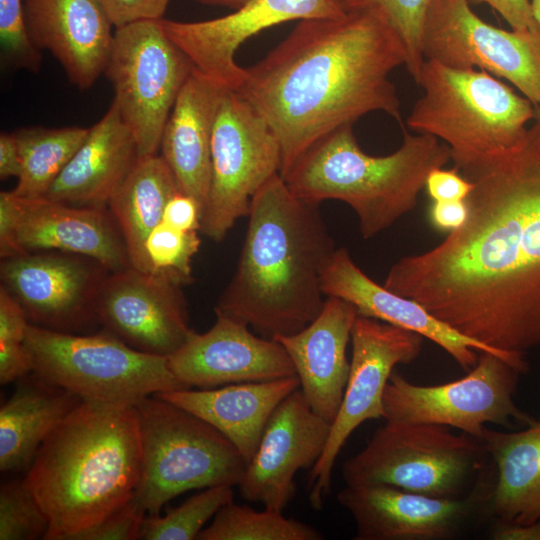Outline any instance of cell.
<instances>
[{
  "label": "cell",
  "mask_w": 540,
  "mask_h": 540,
  "mask_svg": "<svg viewBox=\"0 0 540 540\" xmlns=\"http://www.w3.org/2000/svg\"><path fill=\"white\" fill-rule=\"evenodd\" d=\"M487 490L439 498L387 484L346 485L337 500L355 522V540H448L483 512Z\"/></svg>",
  "instance_id": "obj_18"
},
{
  "label": "cell",
  "mask_w": 540,
  "mask_h": 540,
  "mask_svg": "<svg viewBox=\"0 0 540 540\" xmlns=\"http://www.w3.org/2000/svg\"><path fill=\"white\" fill-rule=\"evenodd\" d=\"M232 486L218 485L204 488L180 506L170 509L165 516H145L140 539L193 540L204 525L226 504L233 501Z\"/></svg>",
  "instance_id": "obj_33"
},
{
  "label": "cell",
  "mask_w": 540,
  "mask_h": 540,
  "mask_svg": "<svg viewBox=\"0 0 540 540\" xmlns=\"http://www.w3.org/2000/svg\"><path fill=\"white\" fill-rule=\"evenodd\" d=\"M139 157L135 138L112 102L91 128L44 198L74 206L108 209Z\"/></svg>",
  "instance_id": "obj_26"
},
{
  "label": "cell",
  "mask_w": 540,
  "mask_h": 540,
  "mask_svg": "<svg viewBox=\"0 0 540 540\" xmlns=\"http://www.w3.org/2000/svg\"><path fill=\"white\" fill-rule=\"evenodd\" d=\"M88 132L89 128L78 126H37L14 131L20 152L21 172L11 191L21 198L44 197Z\"/></svg>",
  "instance_id": "obj_31"
},
{
  "label": "cell",
  "mask_w": 540,
  "mask_h": 540,
  "mask_svg": "<svg viewBox=\"0 0 540 540\" xmlns=\"http://www.w3.org/2000/svg\"><path fill=\"white\" fill-rule=\"evenodd\" d=\"M468 217L466 200L433 201L429 209L431 225L451 233L464 225Z\"/></svg>",
  "instance_id": "obj_45"
},
{
  "label": "cell",
  "mask_w": 540,
  "mask_h": 540,
  "mask_svg": "<svg viewBox=\"0 0 540 540\" xmlns=\"http://www.w3.org/2000/svg\"><path fill=\"white\" fill-rule=\"evenodd\" d=\"M19 200L17 242L23 253L78 254L98 261L110 272L131 266L123 237L108 209L74 206L44 197Z\"/></svg>",
  "instance_id": "obj_24"
},
{
  "label": "cell",
  "mask_w": 540,
  "mask_h": 540,
  "mask_svg": "<svg viewBox=\"0 0 540 540\" xmlns=\"http://www.w3.org/2000/svg\"><path fill=\"white\" fill-rule=\"evenodd\" d=\"M346 13L340 0H250L219 18L196 22L162 18L160 23L194 69L224 88L237 90L244 68L236 63L235 54L246 40L284 22Z\"/></svg>",
  "instance_id": "obj_17"
},
{
  "label": "cell",
  "mask_w": 540,
  "mask_h": 540,
  "mask_svg": "<svg viewBox=\"0 0 540 540\" xmlns=\"http://www.w3.org/2000/svg\"><path fill=\"white\" fill-rule=\"evenodd\" d=\"M483 442L432 423L385 420L342 468L346 485L387 484L439 498H464L485 489Z\"/></svg>",
  "instance_id": "obj_7"
},
{
  "label": "cell",
  "mask_w": 540,
  "mask_h": 540,
  "mask_svg": "<svg viewBox=\"0 0 540 540\" xmlns=\"http://www.w3.org/2000/svg\"><path fill=\"white\" fill-rule=\"evenodd\" d=\"M423 95L407 126L444 142L465 177L519 148L535 118V105L488 72L425 60L416 83Z\"/></svg>",
  "instance_id": "obj_6"
},
{
  "label": "cell",
  "mask_w": 540,
  "mask_h": 540,
  "mask_svg": "<svg viewBox=\"0 0 540 540\" xmlns=\"http://www.w3.org/2000/svg\"><path fill=\"white\" fill-rule=\"evenodd\" d=\"M484 2L497 11L509 24L511 29L517 31H530L540 33V29L533 17L529 0H474Z\"/></svg>",
  "instance_id": "obj_44"
},
{
  "label": "cell",
  "mask_w": 540,
  "mask_h": 540,
  "mask_svg": "<svg viewBox=\"0 0 540 540\" xmlns=\"http://www.w3.org/2000/svg\"><path fill=\"white\" fill-rule=\"evenodd\" d=\"M282 164L279 142L266 120L236 90L218 105L211 137V181L200 231L213 241L225 238L248 216L251 200Z\"/></svg>",
  "instance_id": "obj_12"
},
{
  "label": "cell",
  "mask_w": 540,
  "mask_h": 540,
  "mask_svg": "<svg viewBox=\"0 0 540 540\" xmlns=\"http://www.w3.org/2000/svg\"><path fill=\"white\" fill-rule=\"evenodd\" d=\"M81 401L34 372L17 380L0 409V470L27 472L43 441Z\"/></svg>",
  "instance_id": "obj_29"
},
{
  "label": "cell",
  "mask_w": 540,
  "mask_h": 540,
  "mask_svg": "<svg viewBox=\"0 0 540 540\" xmlns=\"http://www.w3.org/2000/svg\"><path fill=\"white\" fill-rule=\"evenodd\" d=\"M494 466L483 513L494 521L540 519V417L518 431L486 427L480 439Z\"/></svg>",
  "instance_id": "obj_28"
},
{
  "label": "cell",
  "mask_w": 540,
  "mask_h": 540,
  "mask_svg": "<svg viewBox=\"0 0 540 540\" xmlns=\"http://www.w3.org/2000/svg\"><path fill=\"white\" fill-rule=\"evenodd\" d=\"M489 538L493 540H540V519L529 524L494 521Z\"/></svg>",
  "instance_id": "obj_46"
},
{
  "label": "cell",
  "mask_w": 540,
  "mask_h": 540,
  "mask_svg": "<svg viewBox=\"0 0 540 540\" xmlns=\"http://www.w3.org/2000/svg\"><path fill=\"white\" fill-rule=\"evenodd\" d=\"M21 172L20 152L14 132L0 134V179L18 178Z\"/></svg>",
  "instance_id": "obj_47"
},
{
  "label": "cell",
  "mask_w": 540,
  "mask_h": 540,
  "mask_svg": "<svg viewBox=\"0 0 540 540\" xmlns=\"http://www.w3.org/2000/svg\"><path fill=\"white\" fill-rule=\"evenodd\" d=\"M140 438V472L134 499L158 515L171 499L193 489L238 486L246 462L216 428L158 395L134 405Z\"/></svg>",
  "instance_id": "obj_8"
},
{
  "label": "cell",
  "mask_w": 540,
  "mask_h": 540,
  "mask_svg": "<svg viewBox=\"0 0 540 540\" xmlns=\"http://www.w3.org/2000/svg\"><path fill=\"white\" fill-rule=\"evenodd\" d=\"M30 322L20 303L0 286V345H24Z\"/></svg>",
  "instance_id": "obj_40"
},
{
  "label": "cell",
  "mask_w": 540,
  "mask_h": 540,
  "mask_svg": "<svg viewBox=\"0 0 540 540\" xmlns=\"http://www.w3.org/2000/svg\"><path fill=\"white\" fill-rule=\"evenodd\" d=\"M24 345L32 372L83 401L134 406L150 395L186 389L168 357L141 352L106 330L66 333L30 323Z\"/></svg>",
  "instance_id": "obj_9"
},
{
  "label": "cell",
  "mask_w": 540,
  "mask_h": 540,
  "mask_svg": "<svg viewBox=\"0 0 540 540\" xmlns=\"http://www.w3.org/2000/svg\"><path fill=\"white\" fill-rule=\"evenodd\" d=\"M201 214L199 203L178 191L167 202L162 222L181 231H200Z\"/></svg>",
  "instance_id": "obj_43"
},
{
  "label": "cell",
  "mask_w": 540,
  "mask_h": 540,
  "mask_svg": "<svg viewBox=\"0 0 540 540\" xmlns=\"http://www.w3.org/2000/svg\"><path fill=\"white\" fill-rule=\"evenodd\" d=\"M535 120L540 129V104L535 106Z\"/></svg>",
  "instance_id": "obj_50"
},
{
  "label": "cell",
  "mask_w": 540,
  "mask_h": 540,
  "mask_svg": "<svg viewBox=\"0 0 540 540\" xmlns=\"http://www.w3.org/2000/svg\"><path fill=\"white\" fill-rule=\"evenodd\" d=\"M346 12L378 15L394 31L406 53L405 67L417 82L424 58L421 39L430 0H340Z\"/></svg>",
  "instance_id": "obj_34"
},
{
  "label": "cell",
  "mask_w": 540,
  "mask_h": 540,
  "mask_svg": "<svg viewBox=\"0 0 540 540\" xmlns=\"http://www.w3.org/2000/svg\"><path fill=\"white\" fill-rule=\"evenodd\" d=\"M205 4L220 5L230 7L232 9H238L250 0H197Z\"/></svg>",
  "instance_id": "obj_48"
},
{
  "label": "cell",
  "mask_w": 540,
  "mask_h": 540,
  "mask_svg": "<svg viewBox=\"0 0 540 540\" xmlns=\"http://www.w3.org/2000/svg\"><path fill=\"white\" fill-rule=\"evenodd\" d=\"M110 271L89 257L25 252L1 259V284L23 307L30 323L80 334L98 323L96 304Z\"/></svg>",
  "instance_id": "obj_15"
},
{
  "label": "cell",
  "mask_w": 540,
  "mask_h": 540,
  "mask_svg": "<svg viewBox=\"0 0 540 540\" xmlns=\"http://www.w3.org/2000/svg\"><path fill=\"white\" fill-rule=\"evenodd\" d=\"M406 53L378 15L299 21L257 64L244 68L236 90L266 120L281 149L283 176L315 143L371 112L402 125L400 100L390 73Z\"/></svg>",
  "instance_id": "obj_2"
},
{
  "label": "cell",
  "mask_w": 540,
  "mask_h": 540,
  "mask_svg": "<svg viewBox=\"0 0 540 540\" xmlns=\"http://www.w3.org/2000/svg\"><path fill=\"white\" fill-rule=\"evenodd\" d=\"M115 28L144 20H159L171 0H99Z\"/></svg>",
  "instance_id": "obj_39"
},
{
  "label": "cell",
  "mask_w": 540,
  "mask_h": 540,
  "mask_svg": "<svg viewBox=\"0 0 540 540\" xmlns=\"http://www.w3.org/2000/svg\"><path fill=\"white\" fill-rule=\"evenodd\" d=\"M20 200L12 191L0 193V256L1 259L22 254L17 242Z\"/></svg>",
  "instance_id": "obj_42"
},
{
  "label": "cell",
  "mask_w": 540,
  "mask_h": 540,
  "mask_svg": "<svg viewBox=\"0 0 540 540\" xmlns=\"http://www.w3.org/2000/svg\"><path fill=\"white\" fill-rule=\"evenodd\" d=\"M182 285L131 266L109 272L97 298L98 323L141 352L169 357L193 331Z\"/></svg>",
  "instance_id": "obj_16"
},
{
  "label": "cell",
  "mask_w": 540,
  "mask_h": 540,
  "mask_svg": "<svg viewBox=\"0 0 540 540\" xmlns=\"http://www.w3.org/2000/svg\"><path fill=\"white\" fill-rule=\"evenodd\" d=\"M140 455L134 406L81 401L43 441L23 479L49 518L45 540H71L131 500Z\"/></svg>",
  "instance_id": "obj_4"
},
{
  "label": "cell",
  "mask_w": 540,
  "mask_h": 540,
  "mask_svg": "<svg viewBox=\"0 0 540 540\" xmlns=\"http://www.w3.org/2000/svg\"><path fill=\"white\" fill-rule=\"evenodd\" d=\"M403 129L401 146L373 156L359 146L352 125L342 126L309 148L283 180L300 200L349 205L364 239H370L412 211L429 172L451 161L449 147L428 134Z\"/></svg>",
  "instance_id": "obj_5"
},
{
  "label": "cell",
  "mask_w": 540,
  "mask_h": 540,
  "mask_svg": "<svg viewBox=\"0 0 540 540\" xmlns=\"http://www.w3.org/2000/svg\"><path fill=\"white\" fill-rule=\"evenodd\" d=\"M318 205L298 199L280 174L251 200L235 272L215 312L266 338L294 334L325 303L322 275L336 251Z\"/></svg>",
  "instance_id": "obj_3"
},
{
  "label": "cell",
  "mask_w": 540,
  "mask_h": 540,
  "mask_svg": "<svg viewBox=\"0 0 540 540\" xmlns=\"http://www.w3.org/2000/svg\"><path fill=\"white\" fill-rule=\"evenodd\" d=\"M146 511L132 497L126 504L95 525L75 534L71 540H135L140 533Z\"/></svg>",
  "instance_id": "obj_38"
},
{
  "label": "cell",
  "mask_w": 540,
  "mask_h": 540,
  "mask_svg": "<svg viewBox=\"0 0 540 540\" xmlns=\"http://www.w3.org/2000/svg\"><path fill=\"white\" fill-rule=\"evenodd\" d=\"M530 3L533 17L540 29V0H531Z\"/></svg>",
  "instance_id": "obj_49"
},
{
  "label": "cell",
  "mask_w": 540,
  "mask_h": 540,
  "mask_svg": "<svg viewBox=\"0 0 540 540\" xmlns=\"http://www.w3.org/2000/svg\"><path fill=\"white\" fill-rule=\"evenodd\" d=\"M104 74L139 156L157 154L163 129L193 65L159 20L115 28Z\"/></svg>",
  "instance_id": "obj_10"
},
{
  "label": "cell",
  "mask_w": 540,
  "mask_h": 540,
  "mask_svg": "<svg viewBox=\"0 0 540 540\" xmlns=\"http://www.w3.org/2000/svg\"><path fill=\"white\" fill-rule=\"evenodd\" d=\"M331 423L317 415L298 388L269 418L238 487L242 498L283 511L296 495L295 475L322 455Z\"/></svg>",
  "instance_id": "obj_19"
},
{
  "label": "cell",
  "mask_w": 540,
  "mask_h": 540,
  "mask_svg": "<svg viewBox=\"0 0 540 540\" xmlns=\"http://www.w3.org/2000/svg\"><path fill=\"white\" fill-rule=\"evenodd\" d=\"M316 528L281 511H257L233 501L224 505L204 528L197 540H321Z\"/></svg>",
  "instance_id": "obj_32"
},
{
  "label": "cell",
  "mask_w": 540,
  "mask_h": 540,
  "mask_svg": "<svg viewBox=\"0 0 540 540\" xmlns=\"http://www.w3.org/2000/svg\"><path fill=\"white\" fill-rule=\"evenodd\" d=\"M178 187L173 174L158 154L139 156L113 194L108 210L123 237L131 267L152 273L145 241L163 217Z\"/></svg>",
  "instance_id": "obj_30"
},
{
  "label": "cell",
  "mask_w": 540,
  "mask_h": 540,
  "mask_svg": "<svg viewBox=\"0 0 540 540\" xmlns=\"http://www.w3.org/2000/svg\"><path fill=\"white\" fill-rule=\"evenodd\" d=\"M198 231H181L160 222L148 234L145 253L152 273L171 276L182 284L192 280V259L201 240Z\"/></svg>",
  "instance_id": "obj_36"
},
{
  "label": "cell",
  "mask_w": 540,
  "mask_h": 540,
  "mask_svg": "<svg viewBox=\"0 0 540 540\" xmlns=\"http://www.w3.org/2000/svg\"><path fill=\"white\" fill-rule=\"evenodd\" d=\"M474 186L468 217L435 247L405 256L383 286L416 300L462 335L522 357L540 345V129L489 167Z\"/></svg>",
  "instance_id": "obj_1"
},
{
  "label": "cell",
  "mask_w": 540,
  "mask_h": 540,
  "mask_svg": "<svg viewBox=\"0 0 540 540\" xmlns=\"http://www.w3.org/2000/svg\"><path fill=\"white\" fill-rule=\"evenodd\" d=\"M213 326L192 331L168 357L171 370L186 388L269 381L296 375L284 347L275 339L257 336L246 324L215 312Z\"/></svg>",
  "instance_id": "obj_20"
},
{
  "label": "cell",
  "mask_w": 540,
  "mask_h": 540,
  "mask_svg": "<svg viewBox=\"0 0 540 540\" xmlns=\"http://www.w3.org/2000/svg\"><path fill=\"white\" fill-rule=\"evenodd\" d=\"M350 342L352 357L343 400L324 451L308 476V500L316 510L322 509L331 492L333 468L347 439L365 421L384 419L383 396L393 369L418 357L423 337L358 314Z\"/></svg>",
  "instance_id": "obj_13"
},
{
  "label": "cell",
  "mask_w": 540,
  "mask_h": 540,
  "mask_svg": "<svg viewBox=\"0 0 540 540\" xmlns=\"http://www.w3.org/2000/svg\"><path fill=\"white\" fill-rule=\"evenodd\" d=\"M322 288L326 297H338L353 304L359 315L412 331L432 341L466 372L476 365L477 352L494 353L521 372L528 369L524 357L506 355L470 339L435 317L416 300L374 282L355 264L344 247L336 249L325 267Z\"/></svg>",
  "instance_id": "obj_21"
},
{
  "label": "cell",
  "mask_w": 540,
  "mask_h": 540,
  "mask_svg": "<svg viewBox=\"0 0 540 540\" xmlns=\"http://www.w3.org/2000/svg\"><path fill=\"white\" fill-rule=\"evenodd\" d=\"M358 315L350 302L327 296L319 315L302 330L276 336L286 350L312 410L332 424L347 385V346Z\"/></svg>",
  "instance_id": "obj_23"
},
{
  "label": "cell",
  "mask_w": 540,
  "mask_h": 540,
  "mask_svg": "<svg viewBox=\"0 0 540 540\" xmlns=\"http://www.w3.org/2000/svg\"><path fill=\"white\" fill-rule=\"evenodd\" d=\"M421 48L424 61L478 68L540 104V33L490 25L473 12L469 0H430Z\"/></svg>",
  "instance_id": "obj_14"
},
{
  "label": "cell",
  "mask_w": 540,
  "mask_h": 540,
  "mask_svg": "<svg viewBox=\"0 0 540 540\" xmlns=\"http://www.w3.org/2000/svg\"><path fill=\"white\" fill-rule=\"evenodd\" d=\"M1 61L11 69L38 72L42 56L27 32L24 0H0Z\"/></svg>",
  "instance_id": "obj_37"
},
{
  "label": "cell",
  "mask_w": 540,
  "mask_h": 540,
  "mask_svg": "<svg viewBox=\"0 0 540 540\" xmlns=\"http://www.w3.org/2000/svg\"><path fill=\"white\" fill-rule=\"evenodd\" d=\"M32 43L61 64L69 81L90 88L104 73L114 32L99 0H24Z\"/></svg>",
  "instance_id": "obj_22"
},
{
  "label": "cell",
  "mask_w": 540,
  "mask_h": 540,
  "mask_svg": "<svg viewBox=\"0 0 540 540\" xmlns=\"http://www.w3.org/2000/svg\"><path fill=\"white\" fill-rule=\"evenodd\" d=\"M226 90L193 68L173 105L160 141V155L170 168L179 192L193 197L202 213L210 190L212 130Z\"/></svg>",
  "instance_id": "obj_25"
},
{
  "label": "cell",
  "mask_w": 540,
  "mask_h": 540,
  "mask_svg": "<svg viewBox=\"0 0 540 540\" xmlns=\"http://www.w3.org/2000/svg\"><path fill=\"white\" fill-rule=\"evenodd\" d=\"M460 379L418 385L393 372L386 385L384 419L432 423L481 439L486 424L527 426L534 418L514 401L520 372L491 352H480L476 365Z\"/></svg>",
  "instance_id": "obj_11"
},
{
  "label": "cell",
  "mask_w": 540,
  "mask_h": 540,
  "mask_svg": "<svg viewBox=\"0 0 540 540\" xmlns=\"http://www.w3.org/2000/svg\"><path fill=\"white\" fill-rule=\"evenodd\" d=\"M49 518L24 480L0 487V540L45 539Z\"/></svg>",
  "instance_id": "obj_35"
},
{
  "label": "cell",
  "mask_w": 540,
  "mask_h": 540,
  "mask_svg": "<svg viewBox=\"0 0 540 540\" xmlns=\"http://www.w3.org/2000/svg\"><path fill=\"white\" fill-rule=\"evenodd\" d=\"M298 388L300 381L297 375H293L210 389H179L156 395L208 422L237 448L248 464L272 413Z\"/></svg>",
  "instance_id": "obj_27"
},
{
  "label": "cell",
  "mask_w": 540,
  "mask_h": 540,
  "mask_svg": "<svg viewBox=\"0 0 540 540\" xmlns=\"http://www.w3.org/2000/svg\"><path fill=\"white\" fill-rule=\"evenodd\" d=\"M473 186V182L456 167L431 170L425 183L426 192L433 201L466 200Z\"/></svg>",
  "instance_id": "obj_41"
}]
</instances>
